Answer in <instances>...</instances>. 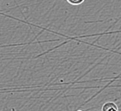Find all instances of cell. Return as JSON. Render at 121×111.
Returning <instances> with one entry per match:
<instances>
[{
  "mask_svg": "<svg viewBox=\"0 0 121 111\" xmlns=\"http://www.w3.org/2000/svg\"><path fill=\"white\" fill-rule=\"evenodd\" d=\"M70 4L72 5H80L85 1V0H66Z\"/></svg>",
  "mask_w": 121,
  "mask_h": 111,
  "instance_id": "2",
  "label": "cell"
},
{
  "mask_svg": "<svg viewBox=\"0 0 121 111\" xmlns=\"http://www.w3.org/2000/svg\"><path fill=\"white\" fill-rule=\"evenodd\" d=\"M77 111H82V110H77Z\"/></svg>",
  "mask_w": 121,
  "mask_h": 111,
  "instance_id": "3",
  "label": "cell"
},
{
  "mask_svg": "<svg viewBox=\"0 0 121 111\" xmlns=\"http://www.w3.org/2000/svg\"><path fill=\"white\" fill-rule=\"evenodd\" d=\"M101 111H119L116 103L113 102H107L106 103L103 104Z\"/></svg>",
  "mask_w": 121,
  "mask_h": 111,
  "instance_id": "1",
  "label": "cell"
}]
</instances>
